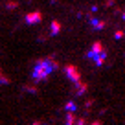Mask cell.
Masks as SVG:
<instances>
[{
	"mask_svg": "<svg viewBox=\"0 0 125 125\" xmlns=\"http://www.w3.org/2000/svg\"><path fill=\"white\" fill-rule=\"evenodd\" d=\"M41 20H42V15H41L39 11H33V13H28V15H26V24H30V26L39 24Z\"/></svg>",
	"mask_w": 125,
	"mask_h": 125,
	"instance_id": "4",
	"label": "cell"
},
{
	"mask_svg": "<svg viewBox=\"0 0 125 125\" xmlns=\"http://www.w3.org/2000/svg\"><path fill=\"white\" fill-rule=\"evenodd\" d=\"M75 109H77V105H75L74 101H68L66 103V110H75Z\"/></svg>",
	"mask_w": 125,
	"mask_h": 125,
	"instance_id": "7",
	"label": "cell"
},
{
	"mask_svg": "<svg viewBox=\"0 0 125 125\" xmlns=\"http://www.w3.org/2000/svg\"><path fill=\"white\" fill-rule=\"evenodd\" d=\"M90 22H92V26L96 28V30H103V28H107V22H103V20L92 19V20H90Z\"/></svg>",
	"mask_w": 125,
	"mask_h": 125,
	"instance_id": "5",
	"label": "cell"
},
{
	"mask_svg": "<svg viewBox=\"0 0 125 125\" xmlns=\"http://www.w3.org/2000/svg\"><path fill=\"white\" fill-rule=\"evenodd\" d=\"M59 31H61V24H59L57 20H53V22H52V30H50V33H52V35H57Z\"/></svg>",
	"mask_w": 125,
	"mask_h": 125,
	"instance_id": "6",
	"label": "cell"
},
{
	"mask_svg": "<svg viewBox=\"0 0 125 125\" xmlns=\"http://www.w3.org/2000/svg\"><path fill=\"white\" fill-rule=\"evenodd\" d=\"M0 74H2V72H0Z\"/></svg>",
	"mask_w": 125,
	"mask_h": 125,
	"instance_id": "9",
	"label": "cell"
},
{
	"mask_svg": "<svg viewBox=\"0 0 125 125\" xmlns=\"http://www.w3.org/2000/svg\"><path fill=\"white\" fill-rule=\"evenodd\" d=\"M53 70H57V62H55L53 59H50V57L41 59L35 66H33L31 77H33V81H42V79H46Z\"/></svg>",
	"mask_w": 125,
	"mask_h": 125,
	"instance_id": "1",
	"label": "cell"
},
{
	"mask_svg": "<svg viewBox=\"0 0 125 125\" xmlns=\"http://www.w3.org/2000/svg\"><path fill=\"white\" fill-rule=\"evenodd\" d=\"M64 72H66L68 79H70L72 83H77V81H81V74H79V72H77V68H75V66H72V64H68V66L64 68Z\"/></svg>",
	"mask_w": 125,
	"mask_h": 125,
	"instance_id": "2",
	"label": "cell"
},
{
	"mask_svg": "<svg viewBox=\"0 0 125 125\" xmlns=\"http://www.w3.org/2000/svg\"><path fill=\"white\" fill-rule=\"evenodd\" d=\"M123 19H125V15H123Z\"/></svg>",
	"mask_w": 125,
	"mask_h": 125,
	"instance_id": "8",
	"label": "cell"
},
{
	"mask_svg": "<svg viewBox=\"0 0 125 125\" xmlns=\"http://www.w3.org/2000/svg\"><path fill=\"white\" fill-rule=\"evenodd\" d=\"M103 52H105V48H103V44L101 42H94L92 44V48H90V52H88V59H96L98 55H101Z\"/></svg>",
	"mask_w": 125,
	"mask_h": 125,
	"instance_id": "3",
	"label": "cell"
}]
</instances>
